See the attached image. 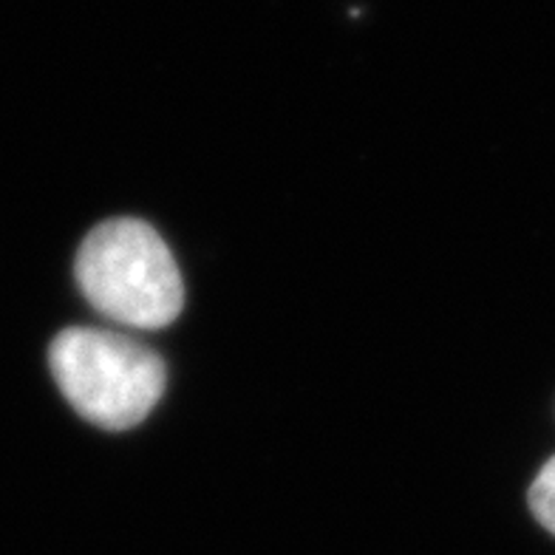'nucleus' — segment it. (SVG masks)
I'll use <instances>...</instances> for the list:
<instances>
[{"instance_id":"f257e3e1","label":"nucleus","mask_w":555,"mask_h":555,"mask_svg":"<svg viewBox=\"0 0 555 555\" xmlns=\"http://www.w3.org/2000/svg\"><path fill=\"white\" fill-rule=\"evenodd\" d=\"M77 284L96 312L133 330H162L184 307L182 272L147 221L111 219L86 235Z\"/></svg>"},{"instance_id":"f03ea898","label":"nucleus","mask_w":555,"mask_h":555,"mask_svg":"<svg viewBox=\"0 0 555 555\" xmlns=\"http://www.w3.org/2000/svg\"><path fill=\"white\" fill-rule=\"evenodd\" d=\"M54 383L72 409L105 431L139 425L165 395V360L131 337L72 326L49 349Z\"/></svg>"},{"instance_id":"7ed1b4c3","label":"nucleus","mask_w":555,"mask_h":555,"mask_svg":"<svg viewBox=\"0 0 555 555\" xmlns=\"http://www.w3.org/2000/svg\"><path fill=\"white\" fill-rule=\"evenodd\" d=\"M530 507L535 519L555 535V456L539 470L533 488H530Z\"/></svg>"}]
</instances>
